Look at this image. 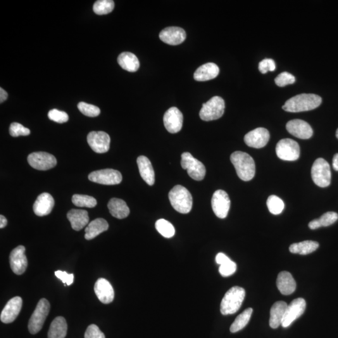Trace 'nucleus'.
<instances>
[{
  "instance_id": "nucleus-18",
  "label": "nucleus",
  "mask_w": 338,
  "mask_h": 338,
  "mask_svg": "<svg viewBox=\"0 0 338 338\" xmlns=\"http://www.w3.org/2000/svg\"><path fill=\"white\" fill-rule=\"evenodd\" d=\"M286 129L289 134L301 139H310L313 134V130L309 123L299 119H295L288 122Z\"/></svg>"
},
{
  "instance_id": "nucleus-32",
  "label": "nucleus",
  "mask_w": 338,
  "mask_h": 338,
  "mask_svg": "<svg viewBox=\"0 0 338 338\" xmlns=\"http://www.w3.org/2000/svg\"><path fill=\"white\" fill-rule=\"evenodd\" d=\"M319 247V243L313 240H304L298 243L292 244L289 247L291 253L307 255L315 252Z\"/></svg>"
},
{
  "instance_id": "nucleus-11",
  "label": "nucleus",
  "mask_w": 338,
  "mask_h": 338,
  "mask_svg": "<svg viewBox=\"0 0 338 338\" xmlns=\"http://www.w3.org/2000/svg\"><path fill=\"white\" fill-rule=\"evenodd\" d=\"M27 160L31 167L39 170H49L57 163L53 155L44 152H33L28 156Z\"/></svg>"
},
{
  "instance_id": "nucleus-1",
  "label": "nucleus",
  "mask_w": 338,
  "mask_h": 338,
  "mask_svg": "<svg viewBox=\"0 0 338 338\" xmlns=\"http://www.w3.org/2000/svg\"><path fill=\"white\" fill-rule=\"evenodd\" d=\"M321 102L322 99L317 95L302 94L288 100L282 106V109L288 113H302L318 108Z\"/></svg>"
},
{
  "instance_id": "nucleus-30",
  "label": "nucleus",
  "mask_w": 338,
  "mask_h": 338,
  "mask_svg": "<svg viewBox=\"0 0 338 338\" xmlns=\"http://www.w3.org/2000/svg\"><path fill=\"white\" fill-rule=\"evenodd\" d=\"M119 65L123 70L129 72H135L140 67L139 59L135 55L130 52H123L117 58Z\"/></svg>"
},
{
  "instance_id": "nucleus-19",
  "label": "nucleus",
  "mask_w": 338,
  "mask_h": 338,
  "mask_svg": "<svg viewBox=\"0 0 338 338\" xmlns=\"http://www.w3.org/2000/svg\"><path fill=\"white\" fill-rule=\"evenodd\" d=\"M22 304L23 300L20 297L16 296L9 300L0 316L2 322L5 324L13 322L20 313Z\"/></svg>"
},
{
  "instance_id": "nucleus-24",
  "label": "nucleus",
  "mask_w": 338,
  "mask_h": 338,
  "mask_svg": "<svg viewBox=\"0 0 338 338\" xmlns=\"http://www.w3.org/2000/svg\"><path fill=\"white\" fill-rule=\"evenodd\" d=\"M67 218L73 230L79 231L89 222L88 212L82 209H71L67 214Z\"/></svg>"
},
{
  "instance_id": "nucleus-23",
  "label": "nucleus",
  "mask_w": 338,
  "mask_h": 338,
  "mask_svg": "<svg viewBox=\"0 0 338 338\" xmlns=\"http://www.w3.org/2000/svg\"><path fill=\"white\" fill-rule=\"evenodd\" d=\"M276 284L281 293L286 296L293 293L296 288L294 278L287 271H282L278 275Z\"/></svg>"
},
{
  "instance_id": "nucleus-43",
  "label": "nucleus",
  "mask_w": 338,
  "mask_h": 338,
  "mask_svg": "<svg viewBox=\"0 0 338 338\" xmlns=\"http://www.w3.org/2000/svg\"><path fill=\"white\" fill-rule=\"evenodd\" d=\"M236 270V264L230 260L227 262V263L221 265L220 269H219V271H220V273L223 277H228V276H231L233 274H234Z\"/></svg>"
},
{
  "instance_id": "nucleus-20",
  "label": "nucleus",
  "mask_w": 338,
  "mask_h": 338,
  "mask_svg": "<svg viewBox=\"0 0 338 338\" xmlns=\"http://www.w3.org/2000/svg\"><path fill=\"white\" fill-rule=\"evenodd\" d=\"M159 38L165 44L170 45H177L185 41V39H186V33L182 28L168 27L161 31Z\"/></svg>"
},
{
  "instance_id": "nucleus-46",
  "label": "nucleus",
  "mask_w": 338,
  "mask_h": 338,
  "mask_svg": "<svg viewBox=\"0 0 338 338\" xmlns=\"http://www.w3.org/2000/svg\"><path fill=\"white\" fill-rule=\"evenodd\" d=\"M56 277L60 280L64 284L70 285L73 282L74 276L73 274H68L65 271H56L55 272Z\"/></svg>"
},
{
  "instance_id": "nucleus-36",
  "label": "nucleus",
  "mask_w": 338,
  "mask_h": 338,
  "mask_svg": "<svg viewBox=\"0 0 338 338\" xmlns=\"http://www.w3.org/2000/svg\"><path fill=\"white\" fill-rule=\"evenodd\" d=\"M114 1L112 0H99L94 3V11L97 15H107L113 10Z\"/></svg>"
},
{
  "instance_id": "nucleus-44",
  "label": "nucleus",
  "mask_w": 338,
  "mask_h": 338,
  "mask_svg": "<svg viewBox=\"0 0 338 338\" xmlns=\"http://www.w3.org/2000/svg\"><path fill=\"white\" fill-rule=\"evenodd\" d=\"M259 70L263 74L267 73L268 71H275L276 70L275 61L270 58L263 59L259 63Z\"/></svg>"
},
{
  "instance_id": "nucleus-28",
  "label": "nucleus",
  "mask_w": 338,
  "mask_h": 338,
  "mask_svg": "<svg viewBox=\"0 0 338 338\" xmlns=\"http://www.w3.org/2000/svg\"><path fill=\"white\" fill-rule=\"evenodd\" d=\"M107 206L111 215L118 220L125 219L129 215L130 209L126 202L122 199H111Z\"/></svg>"
},
{
  "instance_id": "nucleus-27",
  "label": "nucleus",
  "mask_w": 338,
  "mask_h": 338,
  "mask_svg": "<svg viewBox=\"0 0 338 338\" xmlns=\"http://www.w3.org/2000/svg\"><path fill=\"white\" fill-rule=\"evenodd\" d=\"M287 304L284 301H278L273 304L270 311V325L276 329L282 325Z\"/></svg>"
},
{
  "instance_id": "nucleus-3",
  "label": "nucleus",
  "mask_w": 338,
  "mask_h": 338,
  "mask_svg": "<svg viewBox=\"0 0 338 338\" xmlns=\"http://www.w3.org/2000/svg\"><path fill=\"white\" fill-rule=\"evenodd\" d=\"M246 291L244 288L234 286L228 290L221 303V313L223 315H233L237 312L243 303Z\"/></svg>"
},
{
  "instance_id": "nucleus-40",
  "label": "nucleus",
  "mask_w": 338,
  "mask_h": 338,
  "mask_svg": "<svg viewBox=\"0 0 338 338\" xmlns=\"http://www.w3.org/2000/svg\"><path fill=\"white\" fill-rule=\"evenodd\" d=\"M276 84L278 87H283L286 86L287 85L293 84L296 81L294 76L291 74V73L286 72H282L280 73L277 77L275 78Z\"/></svg>"
},
{
  "instance_id": "nucleus-51",
  "label": "nucleus",
  "mask_w": 338,
  "mask_h": 338,
  "mask_svg": "<svg viewBox=\"0 0 338 338\" xmlns=\"http://www.w3.org/2000/svg\"><path fill=\"white\" fill-rule=\"evenodd\" d=\"M333 167L335 170L338 171V153L336 154L333 158Z\"/></svg>"
},
{
  "instance_id": "nucleus-12",
  "label": "nucleus",
  "mask_w": 338,
  "mask_h": 338,
  "mask_svg": "<svg viewBox=\"0 0 338 338\" xmlns=\"http://www.w3.org/2000/svg\"><path fill=\"white\" fill-rule=\"evenodd\" d=\"M306 307V301L303 298L299 297V298L294 299L289 305H287L284 318H283L282 327L287 328L291 326L294 321L303 315Z\"/></svg>"
},
{
  "instance_id": "nucleus-31",
  "label": "nucleus",
  "mask_w": 338,
  "mask_h": 338,
  "mask_svg": "<svg viewBox=\"0 0 338 338\" xmlns=\"http://www.w3.org/2000/svg\"><path fill=\"white\" fill-rule=\"evenodd\" d=\"M67 328L65 319L61 316L56 317L51 323L48 333V338H65Z\"/></svg>"
},
{
  "instance_id": "nucleus-10",
  "label": "nucleus",
  "mask_w": 338,
  "mask_h": 338,
  "mask_svg": "<svg viewBox=\"0 0 338 338\" xmlns=\"http://www.w3.org/2000/svg\"><path fill=\"white\" fill-rule=\"evenodd\" d=\"M89 179L93 182L100 184L116 185L122 182V175L118 170L106 169L90 173Z\"/></svg>"
},
{
  "instance_id": "nucleus-8",
  "label": "nucleus",
  "mask_w": 338,
  "mask_h": 338,
  "mask_svg": "<svg viewBox=\"0 0 338 338\" xmlns=\"http://www.w3.org/2000/svg\"><path fill=\"white\" fill-rule=\"evenodd\" d=\"M181 166L187 170L188 174L194 180L204 179L206 175V168L203 164L195 159L189 152H184L181 156Z\"/></svg>"
},
{
  "instance_id": "nucleus-14",
  "label": "nucleus",
  "mask_w": 338,
  "mask_h": 338,
  "mask_svg": "<svg viewBox=\"0 0 338 338\" xmlns=\"http://www.w3.org/2000/svg\"><path fill=\"white\" fill-rule=\"evenodd\" d=\"M87 142L93 151L96 153H106L110 149V136L102 131L90 132L87 135Z\"/></svg>"
},
{
  "instance_id": "nucleus-37",
  "label": "nucleus",
  "mask_w": 338,
  "mask_h": 338,
  "mask_svg": "<svg viewBox=\"0 0 338 338\" xmlns=\"http://www.w3.org/2000/svg\"><path fill=\"white\" fill-rule=\"evenodd\" d=\"M267 206L271 214L274 215H278L284 210V203L279 197L273 195L268 197Z\"/></svg>"
},
{
  "instance_id": "nucleus-5",
  "label": "nucleus",
  "mask_w": 338,
  "mask_h": 338,
  "mask_svg": "<svg viewBox=\"0 0 338 338\" xmlns=\"http://www.w3.org/2000/svg\"><path fill=\"white\" fill-rule=\"evenodd\" d=\"M225 110V101L220 97H213L206 103L202 105L199 113L200 117L202 120L207 122L218 120L223 115Z\"/></svg>"
},
{
  "instance_id": "nucleus-22",
  "label": "nucleus",
  "mask_w": 338,
  "mask_h": 338,
  "mask_svg": "<svg viewBox=\"0 0 338 338\" xmlns=\"http://www.w3.org/2000/svg\"><path fill=\"white\" fill-rule=\"evenodd\" d=\"M55 205L53 197L49 193L44 192L37 197L33 204V211L40 217L49 215L51 213Z\"/></svg>"
},
{
  "instance_id": "nucleus-41",
  "label": "nucleus",
  "mask_w": 338,
  "mask_h": 338,
  "mask_svg": "<svg viewBox=\"0 0 338 338\" xmlns=\"http://www.w3.org/2000/svg\"><path fill=\"white\" fill-rule=\"evenodd\" d=\"M48 116L51 120L56 123H63L68 122V115L65 112L53 109L48 113Z\"/></svg>"
},
{
  "instance_id": "nucleus-47",
  "label": "nucleus",
  "mask_w": 338,
  "mask_h": 338,
  "mask_svg": "<svg viewBox=\"0 0 338 338\" xmlns=\"http://www.w3.org/2000/svg\"><path fill=\"white\" fill-rule=\"evenodd\" d=\"M230 259L228 258L225 254L220 252L217 254L216 257V261L217 264H220V265H223L224 264L227 263V262L230 261Z\"/></svg>"
},
{
  "instance_id": "nucleus-16",
  "label": "nucleus",
  "mask_w": 338,
  "mask_h": 338,
  "mask_svg": "<svg viewBox=\"0 0 338 338\" xmlns=\"http://www.w3.org/2000/svg\"><path fill=\"white\" fill-rule=\"evenodd\" d=\"M183 115L177 107H171L164 116V123L167 130L171 134H176L182 129Z\"/></svg>"
},
{
  "instance_id": "nucleus-50",
  "label": "nucleus",
  "mask_w": 338,
  "mask_h": 338,
  "mask_svg": "<svg viewBox=\"0 0 338 338\" xmlns=\"http://www.w3.org/2000/svg\"><path fill=\"white\" fill-rule=\"evenodd\" d=\"M7 223H8V221H7L5 217L3 215L0 216V228H3L5 227Z\"/></svg>"
},
{
  "instance_id": "nucleus-9",
  "label": "nucleus",
  "mask_w": 338,
  "mask_h": 338,
  "mask_svg": "<svg viewBox=\"0 0 338 338\" xmlns=\"http://www.w3.org/2000/svg\"><path fill=\"white\" fill-rule=\"evenodd\" d=\"M276 152L278 158L283 161H296L300 156L299 144L290 139L281 140L276 146Z\"/></svg>"
},
{
  "instance_id": "nucleus-6",
  "label": "nucleus",
  "mask_w": 338,
  "mask_h": 338,
  "mask_svg": "<svg viewBox=\"0 0 338 338\" xmlns=\"http://www.w3.org/2000/svg\"><path fill=\"white\" fill-rule=\"evenodd\" d=\"M51 309V304L46 299L40 300L28 323L31 334L35 335L42 330Z\"/></svg>"
},
{
  "instance_id": "nucleus-34",
  "label": "nucleus",
  "mask_w": 338,
  "mask_h": 338,
  "mask_svg": "<svg viewBox=\"0 0 338 338\" xmlns=\"http://www.w3.org/2000/svg\"><path fill=\"white\" fill-rule=\"evenodd\" d=\"M73 204L79 208H94L97 202L94 197L86 195L75 194L71 199Z\"/></svg>"
},
{
  "instance_id": "nucleus-45",
  "label": "nucleus",
  "mask_w": 338,
  "mask_h": 338,
  "mask_svg": "<svg viewBox=\"0 0 338 338\" xmlns=\"http://www.w3.org/2000/svg\"><path fill=\"white\" fill-rule=\"evenodd\" d=\"M85 338H106V337L97 325H91L85 332Z\"/></svg>"
},
{
  "instance_id": "nucleus-7",
  "label": "nucleus",
  "mask_w": 338,
  "mask_h": 338,
  "mask_svg": "<svg viewBox=\"0 0 338 338\" xmlns=\"http://www.w3.org/2000/svg\"><path fill=\"white\" fill-rule=\"evenodd\" d=\"M311 177L318 186L323 188L329 186L332 173L328 162L323 158L316 159L312 167Z\"/></svg>"
},
{
  "instance_id": "nucleus-13",
  "label": "nucleus",
  "mask_w": 338,
  "mask_h": 338,
  "mask_svg": "<svg viewBox=\"0 0 338 338\" xmlns=\"http://www.w3.org/2000/svg\"><path fill=\"white\" fill-rule=\"evenodd\" d=\"M212 208L218 218L225 219L227 216L230 206V201L225 190H218L214 193L212 198Z\"/></svg>"
},
{
  "instance_id": "nucleus-39",
  "label": "nucleus",
  "mask_w": 338,
  "mask_h": 338,
  "mask_svg": "<svg viewBox=\"0 0 338 338\" xmlns=\"http://www.w3.org/2000/svg\"><path fill=\"white\" fill-rule=\"evenodd\" d=\"M9 134L13 137L19 136H27L30 134V130L28 128L24 127L20 123L13 122L9 127Z\"/></svg>"
},
{
  "instance_id": "nucleus-15",
  "label": "nucleus",
  "mask_w": 338,
  "mask_h": 338,
  "mask_svg": "<svg viewBox=\"0 0 338 338\" xmlns=\"http://www.w3.org/2000/svg\"><path fill=\"white\" fill-rule=\"evenodd\" d=\"M270 139L269 131L266 128L259 127L247 133L245 135L244 142L250 147L261 149L267 145Z\"/></svg>"
},
{
  "instance_id": "nucleus-38",
  "label": "nucleus",
  "mask_w": 338,
  "mask_h": 338,
  "mask_svg": "<svg viewBox=\"0 0 338 338\" xmlns=\"http://www.w3.org/2000/svg\"><path fill=\"white\" fill-rule=\"evenodd\" d=\"M78 109L83 115L89 116V117H95L101 113V110L98 107L85 103V102H80L78 104Z\"/></svg>"
},
{
  "instance_id": "nucleus-52",
  "label": "nucleus",
  "mask_w": 338,
  "mask_h": 338,
  "mask_svg": "<svg viewBox=\"0 0 338 338\" xmlns=\"http://www.w3.org/2000/svg\"><path fill=\"white\" fill-rule=\"evenodd\" d=\"M336 136H337V137L338 138V128L337 130V133H336Z\"/></svg>"
},
{
  "instance_id": "nucleus-25",
  "label": "nucleus",
  "mask_w": 338,
  "mask_h": 338,
  "mask_svg": "<svg viewBox=\"0 0 338 338\" xmlns=\"http://www.w3.org/2000/svg\"><path fill=\"white\" fill-rule=\"evenodd\" d=\"M220 73V68L216 64L208 63L199 66L195 71L194 78L199 82H205L218 77Z\"/></svg>"
},
{
  "instance_id": "nucleus-17",
  "label": "nucleus",
  "mask_w": 338,
  "mask_h": 338,
  "mask_svg": "<svg viewBox=\"0 0 338 338\" xmlns=\"http://www.w3.org/2000/svg\"><path fill=\"white\" fill-rule=\"evenodd\" d=\"M9 263L12 271L16 275H21L25 272L28 266V260L25 255V247L19 246L11 252Z\"/></svg>"
},
{
  "instance_id": "nucleus-29",
  "label": "nucleus",
  "mask_w": 338,
  "mask_h": 338,
  "mask_svg": "<svg viewBox=\"0 0 338 338\" xmlns=\"http://www.w3.org/2000/svg\"><path fill=\"white\" fill-rule=\"evenodd\" d=\"M109 227L108 223L104 219H96V220L92 221L85 228V238L87 240L94 239L101 233L108 230Z\"/></svg>"
},
{
  "instance_id": "nucleus-21",
  "label": "nucleus",
  "mask_w": 338,
  "mask_h": 338,
  "mask_svg": "<svg viewBox=\"0 0 338 338\" xmlns=\"http://www.w3.org/2000/svg\"><path fill=\"white\" fill-rule=\"evenodd\" d=\"M94 291L101 303L107 304L113 301L114 290L110 282L104 278H99L94 285Z\"/></svg>"
},
{
  "instance_id": "nucleus-48",
  "label": "nucleus",
  "mask_w": 338,
  "mask_h": 338,
  "mask_svg": "<svg viewBox=\"0 0 338 338\" xmlns=\"http://www.w3.org/2000/svg\"><path fill=\"white\" fill-rule=\"evenodd\" d=\"M309 227L312 230L317 229V228L321 227L320 221H319L318 219L317 220H315L311 221L309 223Z\"/></svg>"
},
{
  "instance_id": "nucleus-33",
  "label": "nucleus",
  "mask_w": 338,
  "mask_h": 338,
  "mask_svg": "<svg viewBox=\"0 0 338 338\" xmlns=\"http://www.w3.org/2000/svg\"><path fill=\"white\" fill-rule=\"evenodd\" d=\"M252 312V308H247L242 312L240 315L237 316L234 323L230 326V332L234 333L239 332L246 327L249 323L250 319L251 318Z\"/></svg>"
},
{
  "instance_id": "nucleus-49",
  "label": "nucleus",
  "mask_w": 338,
  "mask_h": 338,
  "mask_svg": "<svg viewBox=\"0 0 338 338\" xmlns=\"http://www.w3.org/2000/svg\"><path fill=\"white\" fill-rule=\"evenodd\" d=\"M8 98V94L4 89H0V103L2 104Z\"/></svg>"
},
{
  "instance_id": "nucleus-42",
  "label": "nucleus",
  "mask_w": 338,
  "mask_h": 338,
  "mask_svg": "<svg viewBox=\"0 0 338 338\" xmlns=\"http://www.w3.org/2000/svg\"><path fill=\"white\" fill-rule=\"evenodd\" d=\"M338 220V214L335 212H328L318 219L321 227H328L332 225Z\"/></svg>"
},
{
  "instance_id": "nucleus-26",
  "label": "nucleus",
  "mask_w": 338,
  "mask_h": 338,
  "mask_svg": "<svg viewBox=\"0 0 338 338\" xmlns=\"http://www.w3.org/2000/svg\"><path fill=\"white\" fill-rule=\"evenodd\" d=\"M137 165L143 180L149 185L155 183V173L151 161L146 156H140L137 158Z\"/></svg>"
},
{
  "instance_id": "nucleus-4",
  "label": "nucleus",
  "mask_w": 338,
  "mask_h": 338,
  "mask_svg": "<svg viewBox=\"0 0 338 338\" xmlns=\"http://www.w3.org/2000/svg\"><path fill=\"white\" fill-rule=\"evenodd\" d=\"M169 201L175 211L181 214H188L192 208V197L189 190L182 185L173 187L169 194Z\"/></svg>"
},
{
  "instance_id": "nucleus-35",
  "label": "nucleus",
  "mask_w": 338,
  "mask_h": 338,
  "mask_svg": "<svg viewBox=\"0 0 338 338\" xmlns=\"http://www.w3.org/2000/svg\"><path fill=\"white\" fill-rule=\"evenodd\" d=\"M156 228L160 234L166 238H171L175 235V228L169 221L161 219L156 223Z\"/></svg>"
},
{
  "instance_id": "nucleus-2",
  "label": "nucleus",
  "mask_w": 338,
  "mask_h": 338,
  "mask_svg": "<svg viewBox=\"0 0 338 338\" xmlns=\"http://www.w3.org/2000/svg\"><path fill=\"white\" fill-rule=\"evenodd\" d=\"M230 161L240 179L249 181L254 178L256 173L255 163L248 154L240 151L235 152L230 156Z\"/></svg>"
}]
</instances>
